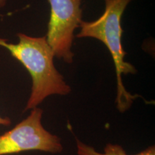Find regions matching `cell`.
Instances as JSON below:
<instances>
[{
  "label": "cell",
  "mask_w": 155,
  "mask_h": 155,
  "mask_svg": "<svg viewBox=\"0 0 155 155\" xmlns=\"http://www.w3.org/2000/svg\"><path fill=\"white\" fill-rule=\"evenodd\" d=\"M17 37L19 42L15 44L0 38V46L20 62L32 78L31 94L25 111L38 107L52 95L68 94L71 88L54 65L55 55L46 37L35 38L23 33H18Z\"/></svg>",
  "instance_id": "1"
},
{
  "label": "cell",
  "mask_w": 155,
  "mask_h": 155,
  "mask_svg": "<svg viewBox=\"0 0 155 155\" xmlns=\"http://www.w3.org/2000/svg\"><path fill=\"white\" fill-rule=\"evenodd\" d=\"M11 124V120L9 118L2 117L0 116V126H9Z\"/></svg>",
  "instance_id": "6"
},
{
  "label": "cell",
  "mask_w": 155,
  "mask_h": 155,
  "mask_svg": "<svg viewBox=\"0 0 155 155\" xmlns=\"http://www.w3.org/2000/svg\"><path fill=\"white\" fill-rule=\"evenodd\" d=\"M105 10L101 16L92 22L81 21L78 38H93L101 41L106 46L113 58L117 79V96L116 102L121 112L130 107L136 96L126 90L122 82V74H135L137 70L131 63L124 61L125 51L122 48L123 33L121 19L124 12L131 0H105Z\"/></svg>",
  "instance_id": "2"
},
{
  "label": "cell",
  "mask_w": 155,
  "mask_h": 155,
  "mask_svg": "<svg viewBox=\"0 0 155 155\" xmlns=\"http://www.w3.org/2000/svg\"><path fill=\"white\" fill-rule=\"evenodd\" d=\"M76 147L78 155H155L154 146L148 147L136 154H128L121 146L111 143L106 144L103 153L97 152L94 147L84 144L78 139H76Z\"/></svg>",
  "instance_id": "5"
},
{
  "label": "cell",
  "mask_w": 155,
  "mask_h": 155,
  "mask_svg": "<svg viewBox=\"0 0 155 155\" xmlns=\"http://www.w3.org/2000/svg\"><path fill=\"white\" fill-rule=\"evenodd\" d=\"M43 111L36 107L13 129L0 134V155L40 151L56 154L63 151L61 139L42 124Z\"/></svg>",
  "instance_id": "3"
},
{
  "label": "cell",
  "mask_w": 155,
  "mask_h": 155,
  "mask_svg": "<svg viewBox=\"0 0 155 155\" xmlns=\"http://www.w3.org/2000/svg\"><path fill=\"white\" fill-rule=\"evenodd\" d=\"M7 2H8V0H0V8L5 7Z\"/></svg>",
  "instance_id": "7"
},
{
  "label": "cell",
  "mask_w": 155,
  "mask_h": 155,
  "mask_svg": "<svg viewBox=\"0 0 155 155\" xmlns=\"http://www.w3.org/2000/svg\"><path fill=\"white\" fill-rule=\"evenodd\" d=\"M50 17L46 36L55 57L73 63L74 30L82 21V0H48Z\"/></svg>",
  "instance_id": "4"
}]
</instances>
